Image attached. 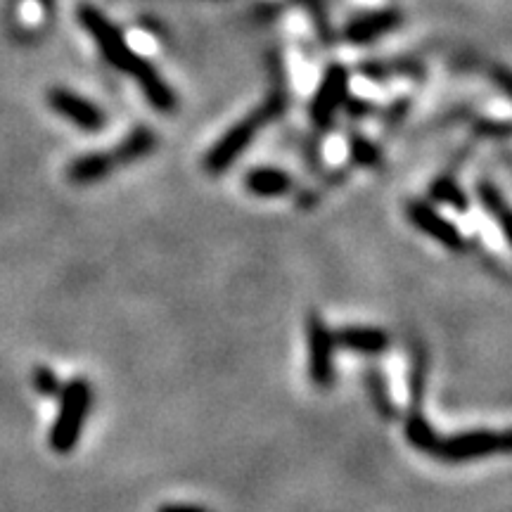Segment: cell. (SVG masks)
<instances>
[{"label": "cell", "instance_id": "1", "mask_svg": "<svg viewBox=\"0 0 512 512\" xmlns=\"http://www.w3.org/2000/svg\"><path fill=\"white\" fill-rule=\"evenodd\" d=\"M79 24L83 31L93 38V43L98 46L100 55L105 57V62L117 69V72L126 74L128 79L136 81L138 88L145 95V100L150 102L157 112L169 114L176 110L174 88L162 79V74H159L155 64L147 62L143 55H138L136 50H133L124 31H121L117 24H112L105 12L93 8V5H81Z\"/></svg>", "mask_w": 512, "mask_h": 512}, {"label": "cell", "instance_id": "2", "mask_svg": "<svg viewBox=\"0 0 512 512\" xmlns=\"http://www.w3.org/2000/svg\"><path fill=\"white\" fill-rule=\"evenodd\" d=\"M285 112V95L275 93L271 100L264 102L261 107H256L254 112H249L247 117L235 121L223 136L209 147L207 155L202 159V169L209 176H221L223 171H228L238 159L245 155V150L254 143L256 136L261 133V128L271 124Z\"/></svg>", "mask_w": 512, "mask_h": 512}, {"label": "cell", "instance_id": "3", "mask_svg": "<svg viewBox=\"0 0 512 512\" xmlns=\"http://www.w3.org/2000/svg\"><path fill=\"white\" fill-rule=\"evenodd\" d=\"M93 408V387L88 377H72L62 384L57 394V413L50 425L48 444L57 456H69L81 444V434L86 430L88 415Z\"/></svg>", "mask_w": 512, "mask_h": 512}, {"label": "cell", "instance_id": "4", "mask_svg": "<svg viewBox=\"0 0 512 512\" xmlns=\"http://www.w3.org/2000/svg\"><path fill=\"white\" fill-rule=\"evenodd\" d=\"M510 451V432L508 430H489V427H479V430H465L439 437L437 448H434L432 458L441 460L448 465H463L484 460L498 453Z\"/></svg>", "mask_w": 512, "mask_h": 512}, {"label": "cell", "instance_id": "5", "mask_svg": "<svg viewBox=\"0 0 512 512\" xmlns=\"http://www.w3.org/2000/svg\"><path fill=\"white\" fill-rule=\"evenodd\" d=\"M351 95V72L344 64H330L323 72L309 105V117L316 128H328Z\"/></svg>", "mask_w": 512, "mask_h": 512}, {"label": "cell", "instance_id": "6", "mask_svg": "<svg viewBox=\"0 0 512 512\" xmlns=\"http://www.w3.org/2000/svg\"><path fill=\"white\" fill-rule=\"evenodd\" d=\"M306 344H309V377L313 387L330 389L335 384V332L323 316L313 313L306 320Z\"/></svg>", "mask_w": 512, "mask_h": 512}, {"label": "cell", "instance_id": "7", "mask_svg": "<svg viewBox=\"0 0 512 512\" xmlns=\"http://www.w3.org/2000/svg\"><path fill=\"white\" fill-rule=\"evenodd\" d=\"M406 216L413 223V228H418L430 240L439 242L448 252H465L467 249V238L463 235V230L448 219V216L441 214L434 204L425 200H411L406 204Z\"/></svg>", "mask_w": 512, "mask_h": 512}, {"label": "cell", "instance_id": "8", "mask_svg": "<svg viewBox=\"0 0 512 512\" xmlns=\"http://www.w3.org/2000/svg\"><path fill=\"white\" fill-rule=\"evenodd\" d=\"M48 105L57 117H62L69 124L81 128L86 133H98L107 126V112L93 100L69 91V88H50Z\"/></svg>", "mask_w": 512, "mask_h": 512}, {"label": "cell", "instance_id": "9", "mask_svg": "<svg viewBox=\"0 0 512 512\" xmlns=\"http://www.w3.org/2000/svg\"><path fill=\"white\" fill-rule=\"evenodd\" d=\"M403 22L401 10L396 8H380L363 12V15L351 17L342 29V38L351 46H373L382 36L392 34Z\"/></svg>", "mask_w": 512, "mask_h": 512}, {"label": "cell", "instance_id": "10", "mask_svg": "<svg viewBox=\"0 0 512 512\" xmlns=\"http://www.w3.org/2000/svg\"><path fill=\"white\" fill-rule=\"evenodd\" d=\"M337 347L351 351V354L361 356H382L384 351L392 347V337L387 330L382 328H370V325H347V328H339L335 332Z\"/></svg>", "mask_w": 512, "mask_h": 512}, {"label": "cell", "instance_id": "11", "mask_svg": "<svg viewBox=\"0 0 512 512\" xmlns=\"http://www.w3.org/2000/svg\"><path fill=\"white\" fill-rule=\"evenodd\" d=\"M242 185L249 195L261 197V200H278L294 190V178L290 171L278 169V166H254L242 176Z\"/></svg>", "mask_w": 512, "mask_h": 512}, {"label": "cell", "instance_id": "12", "mask_svg": "<svg viewBox=\"0 0 512 512\" xmlns=\"http://www.w3.org/2000/svg\"><path fill=\"white\" fill-rule=\"evenodd\" d=\"M119 166L114 162L110 150H98V152H86L72 159L67 166V181L72 185H93L105 181L107 176H112Z\"/></svg>", "mask_w": 512, "mask_h": 512}, {"label": "cell", "instance_id": "13", "mask_svg": "<svg viewBox=\"0 0 512 512\" xmlns=\"http://www.w3.org/2000/svg\"><path fill=\"white\" fill-rule=\"evenodd\" d=\"M157 147V133L147 126H138L128 131L117 147H112V157L117 166L136 164L140 159L150 157Z\"/></svg>", "mask_w": 512, "mask_h": 512}, {"label": "cell", "instance_id": "14", "mask_svg": "<svg viewBox=\"0 0 512 512\" xmlns=\"http://www.w3.org/2000/svg\"><path fill=\"white\" fill-rule=\"evenodd\" d=\"M477 197H479V202H482L486 214H489L491 219H494L498 226H501L505 240H510L512 216H510L508 200H505L501 188H498V185L491 183V181H479L477 183Z\"/></svg>", "mask_w": 512, "mask_h": 512}, {"label": "cell", "instance_id": "15", "mask_svg": "<svg viewBox=\"0 0 512 512\" xmlns=\"http://www.w3.org/2000/svg\"><path fill=\"white\" fill-rule=\"evenodd\" d=\"M430 197L434 204L453 209L456 214H467L470 211V195H467L456 178L448 174L434 178L430 183Z\"/></svg>", "mask_w": 512, "mask_h": 512}, {"label": "cell", "instance_id": "16", "mask_svg": "<svg viewBox=\"0 0 512 512\" xmlns=\"http://www.w3.org/2000/svg\"><path fill=\"white\" fill-rule=\"evenodd\" d=\"M403 432H406L408 444H411L415 451L427 453V456H432L434 448H437V441L441 437V434L432 427V422L427 420L425 413L406 415V425H403Z\"/></svg>", "mask_w": 512, "mask_h": 512}, {"label": "cell", "instance_id": "17", "mask_svg": "<svg viewBox=\"0 0 512 512\" xmlns=\"http://www.w3.org/2000/svg\"><path fill=\"white\" fill-rule=\"evenodd\" d=\"M363 380H366V389H368L370 399H373L375 411L380 413L384 420H394L396 418V406L392 401V392H389L387 375H384L382 370H377V368H368L366 375H363Z\"/></svg>", "mask_w": 512, "mask_h": 512}, {"label": "cell", "instance_id": "18", "mask_svg": "<svg viewBox=\"0 0 512 512\" xmlns=\"http://www.w3.org/2000/svg\"><path fill=\"white\" fill-rule=\"evenodd\" d=\"M349 157L356 166L373 169V166L380 164L382 152L380 147L375 145V140L363 136L361 131H349Z\"/></svg>", "mask_w": 512, "mask_h": 512}, {"label": "cell", "instance_id": "19", "mask_svg": "<svg viewBox=\"0 0 512 512\" xmlns=\"http://www.w3.org/2000/svg\"><path fill=\"white\" fill-rule=\"evenodd\" d=\"M31 384H34L36 392L46 396V399H57V394L62 392L60 375H57L50 366H36L34 373H31Z\"/></svg>", "mask_w": 512, "mask_h": 512}, {"label": "cell", "instance_id": "20", "mask_svg": "<svg viewBox=\"0 0 512 512\" xmlns=\"http://www.w3.org/2000/svg\"><path fill=\"white\" fill-rule=\"evenodd\" d=\"M477 131L482 133L486 138H508L510 133V126L505 124V121H489V119H482L477 124Z\"/></svg>", "mask_w": 512, "mask_h": 512}, {"label": "cell", "instance_id": "21", "mask_svg": "<svg viewBox=\"0 0 512 512\" xmlns=\"http://www.w3.org/2000/svg\"><path fill=\"white\" fill-rule=\"evenodd\" d=\"M157 512H209L202 505H192V503H164L159 505Z\"/></svg>", "mask_w": 512, "mask_h": 512}]
</instances>
